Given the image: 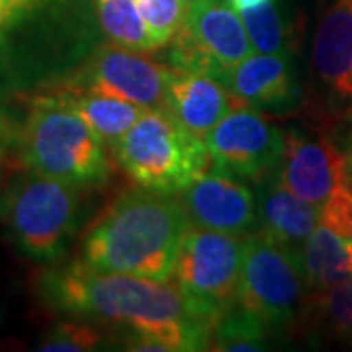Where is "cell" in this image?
<instances>
[{
	"mask_svg": "<svg viewBox=\"0 0 352 352\" xmlns=\"http://www.w3.org/2000/svg\"><path fill=\"white\" fill-rule=\"evenodd\" d=\"M36 288L61 314L124 329L129 351H210L212 331L188 314L180 289L166 282L104 272L78 258L47 264Z\"/></svg>",
	"mask_w": 352,
	"mask_h": 352,
	"instance_id": "cell-1",
	"label": "cell"
},
{
	"mask_svg": "<svg viewBox=\"0 0 352 352\" xmlns=\"http://www.w3.org/2000/svg\"><path fill=\"white\" fill-rule=\"evenodd\" d=\"M190 226L184 204L151 190H131L90 226L82 239V261L104 272L168 282Z\"/></svg>",
	"mask_w": 352,
	"mask_h": 352,
	"instance_id": "cell-2",
	"label": "cell"
},
{
	"mask_svg": "<svg viewBox=\"0 0 352 352\" xmlns=\"http://www.w3.org/2000/svg\"><path fill=\"white\" fill-rule=\"evenodd\" d=\"M65 0H0V96L38 92L94 50Z\"/></svg>",
	"mask_w": 352,
	"mask_h": 352,
	"instance_id": "cell-3",
	"label": "cell"
},
{
	"mask_svg": "<svg viewBox=\"0 0 352 352\" xmlns=\"http://www.w3.org/2000/svg\"><path fill=\"white\" fill-rule=\"evenodd\" d=\"M16 141L20 161L38 175L78 188L100 186L110 178L108 145L51 90L34 92Z\"/></svg>",
	"mask_w": 352,
	"mask_h": 352,
	"instance_id": "cell-4",
	"label": "cell"
},
{
	"mask_svg": "<svg viewBox=\"0 0 352 352\" xmlns=\"http://www.w3.org/2000/svg\"><path fill=\"white\" fill-rule=\"evenodd\" d=\"M0 219L24 256L57 264L80 229L82 196L78 186L28 170L0 196Z\"/></svg>",
	"mask_w": 352,
	"mask_h": 352,
	"instance_id": "cell-5",
	"label": "cell"
},
{
	"mask_svg": "<svg viewBox=\"0 0 352 352\" xmlns=\"http://www.w3.org/2000/svg\"><path fill=\"white\" fill-rule=\"evenodd\" d=\"M116 161L139 188L182 194L212 164L206 139L163 110H147L113 147Z\"/></svg>",
	"mask_w": 352,
	"mask_h": 352,
	"instance_id": "cell-6",
	"label": "cell"
},
{
	"mask_svg": "<svg viewBox=\"0 0 352 352\" xmlns=\"http://www.w3.org/2000/svg\"><path fill=\"white\" fill-rule=\"evenodd\" d=\"M245 241L235 235L190 226L175 278L188 314L214 333L219 319L239 303Z\"/></svg>",
	"mask_w": 352,
	"mask_h": 352,
	"instance_id": "cell-7",
	"label": "cell"
},
{
	"mask_svg": "<svg viewBox=\"0 0 352 352\" xmlns=\"http://www.w3.org/2000/svg\"><path fill=\"white\" fill-rule=\"evenodd\" d=\"M302 254L266 231L245 239L241 268L239 305L258 317L268 329L289 325L307 288Z\"/></svg>",
	"mask_w": 352,
	"mask_h": 352,
	"instance_id": "cell-8",
	"label": "cell"
},
{
	"mask_svg": "<svg viewBox=\"0 0 352 352\" xmlns=\"http://www.w3.org/2000/svg\"><path fill=\"white\" fill-rule=\"evenodd\" d=\"M243 18L229 0H192L186 18L168 43L175 69L208 75L227 87L231 71L251 55Z\"/></svg>",
	"mask_w": 352,
	"mask_h": 352,
	"instance_id": "cell-9",
	"label": "cell"
},
{
	"mask_svg": "<svg viewBox=\"0 0 352 352\" xmlns=\"http://www.w3.org/2000/svg\"><path fill=\"white\" fill-rule=\"evenodd\" d=\"M168 76L170 67L112 43L96 47L73 73L51 87L110 96L147 110H163Z\"/></svg>",
	"mask_w": 352,
	"mask_h": 352,
	"instance_id": "cell-10",
	"label": "cell"
},
{
	"mask_svg": "<svg viewBox=\"0 0 352 352\" xmlns=\"http://www.w3.org/2000/svg\"><path fill=\"white\" fill-rule=\"evenodd\" d=\"M284 138L286 133L258 110L237 106L204 139L215 170L258 184L276 175Z\"/></svg>",
	"mask_w": 352,
	"mask_h": 352,
	"instance_id": "cell-11",
	"label": "cell"
},
{
	"mask_svg": "<svg viewBox=\"0 0 352 352\" xmlns=\"http://www.w3.org/2000/svg\"><path fill=\"white\" fill-rule=\"evenodd\" d=\"M276 176L298 198L323 206L333 190L349 182L346 153L327 138L289 129Z\"/></svg>",
	"mask_w": 352,
	"mask_h": 352,
	"instance_id": "cell-12",
	"label": "cell"
},
{
	"mask_svg": "<svg viewBox=\"0 0 352 352\" xmlns=\"http://www.w3.org/2000/svg\"><path fill=\"white\" fill-rule=\"evenodd\" d=\"M182 194L194 226L229 235H251L258 223V200L235 176L212 168Z\"/></svg>",
	"mask_w": 352,
	"mask_h": 352,
	"instance_id": "cell-13",
	"label": "cell"
},
{
	"mask_svg": "<svg viewBox=\"0 0 352 352\" xmlns=\"http://www.w3.org/2000/svg\"><path fill=\"white\" fill-rule=\"evenodd\" d=\"M227 88L239 102L258 112L284 113L298 108L300 85L286 53H251L229 75Z\"/></svg>",
	"mask_w": 352,
	"mask_h": 352,
	"instance_id": "cell-14",
	"label": "cell"
},
{
	"mask_svg": "<svg viewBox=\"0 0 352 352\" xmlns=\"http://www.w3.org/2000/svg\"><path fill=\"white\" fill-rule=\"evenodd\" d=\"M239 102L217 78L170 67L164 108L188 131L206 138Z\"/></svg>",
	"mask_w": 352,
	"mask_h": 352,
	"instance_id": "cell-15",
	"label": "cell"
},
{
	"mask_svg": "<svg viewBox=\"0 0 352 352\" xmlns=\"http://www.w3.org/2000/svg\"><path fill=\"white\" fill-rule=\"evenodd\" d=\"M314 69L339 100L352 71V0H333L323 14L314 39Z\"/></svg>",
	"mask_w": 352,
	"mask_h": 352,
	"instance_id": "cell-16",
	"label": "cell"
},
{
	"mask_svg": "<svg viewBox=\"0 0 352 352\" xmlns=\"http://www.w3.org/2000/svg\"><path fill=\"white\" fill-rule=\"evenodd\" d=\"M258 221L263 229L280 243L298 249L321 221V206L298 198L276 175L256 184Z\"/></svg>",
	"mask_w": 352,
	"mask_h": 352,
	"instance_id": "cell-17",
	"label": "cell"
},
{
	"mask_svg": "<svg viewBox=\"0 0 352 352\" xmlns=\"http://www.w3.org/2000/svg\"><path fill=\"white\" fill-rule=\"evenodd\" d=\"M300 254L309 288L319 292L352 280V237L319 223Z\"/></svg>",
	"mask_w": 352,
	"mask_h": 352,
	"instance_id": "cell-18",
	"label": "cell"
},
{
	"mask_svg": "<svg viewBox=\"0 0 352 352\" xmlns=\"http://www.w3.org/2000/svg\"><path fill=\"white\" fill-rule=\"evenodd\" d=\"M43 90H51L69 102L112 151L120 143V139L124 138L127 131L138 124L139 118L147 112V108H141L138 104L110 98V96H98L90 92L65 90V88L55 87L43 88Z\"/></svg>",
	"mask_w": 352,
	"mask_h": 352,
	"instance_id": "cell-19",
	"label": "cell"
},
{
	"mask_svg": "<svg viewBox=\"0 0 352 352\" xmlns=\"http://www.w3.org/2000/svg\"><path fill=\"white\" fill-rule=\"evenodd\" d=\"M94 10L102 34L110 43L139 53L155 50L138 0H94Z\"/></svg>",
	"mask_w": 352,
	"mask_h": 352,
	"instance_id": "cell-20",
	"label": "cell"
},
{
	"mask_svg": "<svg viewBox=\"0 0 352 352\" xmlns=\"http://www.w3.org/2000/svg\"><path fill=\"white\" fill-rule=\"evenodd\" d=\"M266 329L258 317L237 303L215 325L210 351H264Z\"/></svg>",
	"mask_w": 352,
	"mask_h": 352,
	"instance_id": "cell-21",
	"label": "cell"
},
{
	"mask_svg": "<svg viewBox=\"0 0 352 352\" xmlns=\"http://www.w3.org/2000/svg\"><path fill=\"white\" fill-rule=\"evenodd\" d=\"M243 24L256 53H286V28L274 0L241 12Z\"/></svg>",
	"mask_w": 352,
	"mask_h": 352,
	"instance_id": "cell-22",
	"label": "cell"
},
{
	"mask_svg": "<svg viewBox=\"0 0 352 352\" xmlns=\"http://www.w3.org/2000/svg\"><path fill=\"white\" fill-rule=\"evenodd\" d=\"M139 12L147 25L155 50L170 43L186 18L188 0H138Z\"/></svg>",
	"mask_w": 352,
	"mask_h": 352,
	"instance_id": "cell-23",
	"label": "cell"
},
{
	"mask_svg": "<svg viewBox=\"0 0 352 352\" xmlns=\"http://www.w3.org/2000/svg\"><path fill=\"white\" fill-rule=\"evenodd\" d=\"M317 303L329 331L342 342L352 344V280L319 289Z\"/></svg>",
	"mask_w": 352,
	"mask_h": 352,
	"instance_id": "cell-24",
	"label": "cell"
},
{
	"mask_svg": "<svg viewBox=\"0 0 352 352\" xmlns=\"http://www.w3.org/2000/svg\"><path fill=\"white\" fill-rule=\"evenodd\" d=\"M102 335L98 329L85 321L57 323L39 340L38 351L43 352H87L98 349Z\"/></svg>",
	"mask_w": 352,
	"mask_h": 352,
	"instance_id": "cell-25",
	"label": "cell"
},
{
	"mask_svg": "<svg viewBox=\"0 0 352 352\" xmlns=\"http://www.w3.org/2000/svg\"><path fill=\"white\" fill-rule=\"evenodd\" d=\"M323 226L335 229L346 237H352V186L351 182H342L331 192L327 200L321 206V221Z\"/></svg>",
	"mask_w": 352,
	"mask_h": 352,
	"instance_id": "cell-26",
	"label": "cell"
},
{
	"mask_svg": "<svg viewBox=\"0 0 352 352\" xmlns=\"http://www.w3.org/2000/svg\"><path fill=\"white\" fill-rule=\"evenodd\" d=\"M16 138H18V131H14V127H0V166L4 163Z\"/></svg>",
	"mask_w": 352,
	"mask_h": 352,
	"instance_id": "cell-27",
	"label": "cell"
},
{
	"mask_svg": "<svg viewBox=\"0 0 352 352\" xmlns=\"http://www.w3.org/2000/svg\"><path fill=\"white\" fill-rule=\"evenodd\" d=\"M264 2H268V0H229V4L235 8V10H247V8H252V6H258V4H264Z\"/></svg>",
	"mask_w": 352,
	"mask_h": 352,
	"instance_id": "cell-28",
	"label": "cell"
},
{
	"mask_svg": "<svg viewBox=\"0 0 352 352\" xmlns=\"http://www.w3.org/2000/svg\"><path fill=\"white\" fill-rule=\"evenodd\" d=\"M340 102H346V104H352V71L351 75H349V80H346V85L342 88V94H340Z\"/></svg>",
	"mask_w": 352,
	"mask_h": 352,
	"instance_id": "cell-29",
	"label": "cell"
},
{
	"mask_svg": "<svg viewBox=\"0 0 352 352\" xmlns=\"http://www.w3.org/2000/svg\"><path fill=\"white\" fill-rule=\"evenodd\" d=\"M346 163H349V182H351L352 186V147L351 151L346 153Z\"/></svg>",
	"mask_w": 352,
	"mask_h": 352,
	"instance_id": "cell-30",
	"label": "cell"
},
{
	"mask_svg": "<svg viewBox=\"0 0 352 352\" xmlns=\"http://www.w3.org/2000/svg\"><path fill=\"white\" fill-rule=\"evenodd\" d=\"M0 127H12V124L8 122V118H6V113L0 110Z\"/></svg>",
	"mask_w": 352,
	"mask_h": 352,
	"instance_id": "cell-31",
	"label": "cell"
}]
</instances>
